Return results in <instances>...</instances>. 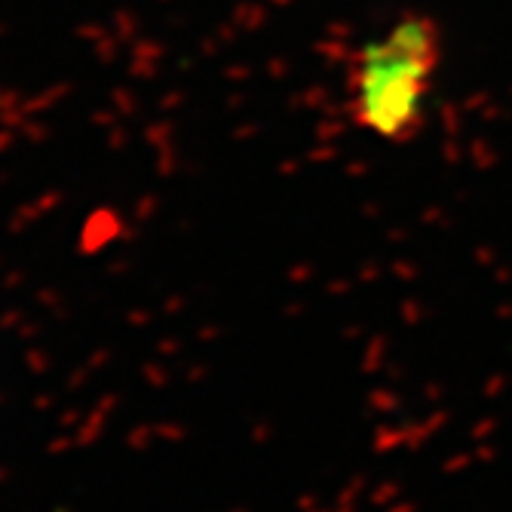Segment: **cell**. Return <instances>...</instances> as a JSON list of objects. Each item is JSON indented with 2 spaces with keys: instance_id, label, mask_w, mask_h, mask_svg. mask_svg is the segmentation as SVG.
Returning <instances> with one entry per match:
<instances>
[{
  "instance_id": "1",
  "label": "cell",
  "mask_w": 512,
  "mask_h": 512,
  "mask_svg": "<svg viewBox=\"0 0 512 512\" xmlns=\"http://www.w3.org/2000/svg\"><path fill=\"white\" fill-rule=\"evenodd\" d=\"M433 65V31L421 25H399L381 43L368 46L356 74L359 120L387 138L408 132L421 114Z\"/></svg>"
}]
</instances>
